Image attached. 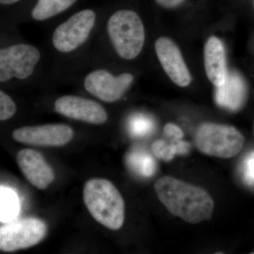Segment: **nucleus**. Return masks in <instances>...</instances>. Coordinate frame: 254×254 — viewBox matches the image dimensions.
<instances>
[{
	"label": "nucleus",
	"instance_id": "nucleus-22",
	"mask_svg": "<svg viewBox=\"0 0 254 254\" xmlns=\"http://www.w3.org/2000/svg\"><path fill=\"white\" fill-rule=\"evenodd\" d=\"M185 1V0H155L158 4L165 8L176 7Z\"/></svg>",
	"mask_w": 254,
	"mask_h": 254
},
{
	"label": "nucleus",
	"instance_id": "nucleus-23",
	"mask_svg": "<svg viewBox=\"0 0 254 254\" xmlns=\"http://www.w3.org/2000/svg\"><path fill=\"white\" fill-rule=\"evenodd\" d=\"M19 0H0V2L2 4H11L17 2Z\"/></svg>",
	"mask_w": 254,
	"mask_h": 254
},
{
	"label": "nucleus",
	"instance_id": "nucleus-7",
	"mask_svg": "<svg viewBox=\"0 0 254 254\" xmlns=\"http://www.w3.org/2000/svg\"><path fill=\"white\" fill-rule=\"evenodd\" d=\"M95 14L91 9L73 14L55 30L53 36L55 48L63 53H69L86 41L94 26Z\"/></svg>",
	"mask_w": 254,
	"mask_h": 254
},
{
	"label": "nucleus",
	"instance_id": "nucleus-15",
	"mask_svg": "<svg viewBox=\"0 0 254 254\" xmlns=\"http://www.w3.org/2000/svg\"><path fill=\"white\" fill-rule=\"evenodd\" d=\"M205 68L210 82L218 87L226 79L227 71L225 48L222 41L215 36L210 37L205 43Z\"/></svg>",
	"mask_w": 254,
	"mask_h": 254
},
{
	"label": "nucleus",
	"instance_id": "nucleus-13",
	"mask_svg": "<svg viewBox=\"0 0 254 254\" xmlns=\"http://www.w3.org/2000/svg\"><path fill=\"white\" fill-rule=\"evenodd\" d=\"M247 83L236 72H227L226 79L222 86L216 87L215 101L219 106L231 111H238L245 105L247 99Z\"/></svg>",
	"mask_w": 254,
	"mask_h": 254
},
{
	"label": "nucleus",
	"instance_id": "nucleus-9",
	"mask_svg": "<svg viewBox=\"0 0 254 254\" xmlns=\"http://www.w3.org/2000/svg\"><path fill=\"white\" fill-rule=\"evenodd\" d=\"M130 73L113 76L105 70H96L85 78L84 87L87 91L107 103L120 100L133 81Z\"/></svg>",
	"mask_w": 254,
	"mask_h": 254
},
{
	"label": "nucleus",
	"instance_id": "nucleus-11",
	"mask_svg": "<svg viewBox=\"0 0 254 254\" xmlns=\"http://www.w3.org/2000/svg\"><path fill=\"white\" fill-rule=\"evenodd\" d=\"M155 50L160 64L170 79L181 87L190 84L191 77L181 52L172 40L161 37L155 43Z\"/></svg>",
	"mask_w": 254,
	"mask_h": 254
},
{
	"label": "nucleus",
	"instance_id": "nucleus-18",
	"mask_svg": "<svg viewBox=\"0 0 254 254\" xmlns=\"http://www.w3.org/2000/svg\"><path fill=\"white\" fill-rule=\"evenodd\" d=\"M20 210L19 200L14 190L1 187L0 190V220L9 223L18 216Z\"/></svg>",
	"mask_w": 254,
	"mask_h": 254
},
{
	"label": "nucleus",
	"instance_id": "nucleus-5",
	"mask_svg": "<svg viewBox=\"0 0 254 254\" xmlns=\"http://www.w3.org/2000/svg\"><path fill=\"white\" fill-rule=\"evenodd\" d=\"M47 232L46 224L40 219L13 220L0 229V249L11 252L29 248L41 242Z\"/></svg>",
	"mask_w": 254,
	"mask_h": 254
},
{
	"label": "nucleus",
	"instance_id": "nucleus-1",
	"mask_svg": "<svg viewBox=\"0 0 254 254\" xmlns=\"http://www.w3.org/2000/svg\"><path fill=\"white\" fill-rule=\"evenodd\" d=\"M155 190L168 211L185 221L196 224L211 218L213 199L203 189L165 176L155 182Z\"/></svg>",
	"mask_w": 254,
	"mask_h": 254
},
{
	"label": "nucleus",
	"instance_id": "nucleus-12",
	"mask_svg": "<svg viewBox=\"0 0 254 254\" xmlns=\"http://www.w3.org/2000/svg\"><path fill=\"white\" fill-rule=\"evenodd\" d=\"M16 160L28 182L39 190H45L54 181V171L39 152L33 149L20 150Z\"/></svg>",
	"mask_w": 254,
	"mask_h": 254
},
{
	"label": "nucleus",
	"instance_id": "nucleus-10",
	"mask_svg": "<svg viewBox=\"0 0 254 254\" xmlns=\"http://www.w3.org/2000/svg\"><path fill=\"white\" fill-rule=\"evenodd\" d=\"M55 110L66 118L94 125H101L108 120L106 111L99 103L73 95L58 98Z\"/></svg>",
	"mask_w": 254,
	"mask_h": 254
},
{
	"label": "nucleus",
	"instance_id": "nucleus-4",
	"mask_svg": "<svg viewBox=\"0 0 254 254\" xmlns=\"http://www.w3.org/2000/svg\"><path fill=\"white\" fill-rule=\"evenodd\" d=\"M245 137L236 128L220 124L200 125L195 136L196 148L203 154L219 158H231L240 153Z\"/></svg>",
	"mask_w": 254,
	"mask_h": 254
},
{
	"label": "nucleus",
	"instance_id": "nucleus-14",
	"mask_svg": "<svg viewBox=\"0 0 254 254\" xmlns=\"http://www.w3.org/2000/svg\"><path fill=\"white\" fill-rule=\"evenodd\" d=\"M184 133L176 125L168 123L163 129V138L156 140L152 145V150L157 158L170 161L176 155H185L190 150V143L184 141Z\"/></svg>",
	"mask_w": 254,
	"mask_h": 254
},
{
	"label": "nucleus",
	"instance_id": "nucleus-6",
	"mask_svg": "<svg viewBox=\"0 0 254 254\" xmlns=\"http://www.w3.org/2000/svg\"><path fill=\"white\" fill-rule=\"evenodd\" d=\"M40 58V52L30 45L18 44L2 48L0 50V81L28 78L34 71Z\"/></svg>",
	"mask_w": 254,
	"mask_h": 254
},
{
	"label": "nucleus",
	"instance_id": "nucleus-20",
	"mask_svg": "<svg viewBox=\"0 0 254 254\" xmlns=\"http://www.w3.org/2000/svg\"><path fill=\"white\" fill-rule=\"evenodd\" d=\"M16 105L12 99L4 92L0 91V120L5 121L14 116Z\"/></svg>",
	"mask_w": 254,
	"mask_h": 254
},
{
	"label": "nucleus",
	"instance_id": "nucleus-8",
	"mask_svg": "<svg viewBox=\"0 0 254 254\" xmlns=\"http://www.w3.org/2000/svg\"><path fill=\"white\" fill-rule=\"evenodd\" d=\"M73 136L72 128L63 124L21 127L12 133L15 141L38 146H63L71 141Z\"/></svg>",
	"mask_w": 254,
	"mask_h": 254
},
{
	"label": "nucleus",
	"instance_id": "nucleus-21",
	"mask_svg": "<svg viewBox=\"0 0 254 254\" xmlns=\"http://www.w3.org/2000/svg\"><path fill=\"white\" fill-rule=\"evenodd\" d=\"M245 176L247 181L254 183V153L246 160Z\"/></svg>",
	"mask_w": 254,
	"mask_h": 254
},
{
	"label": "nucleus",
	"instance_id": "nucleus-2",
	"mask_svg": "<svg viewBox=\"0 0 254 254\" xmlns=\"http://www.w3.org/2000/svg\"><path fill=\"white\" fill-rule=\"evenodd\" d=\"M83 200L92 217L112 230H118L125 222V205L121 193L105 179H91L85 184Z\"/></svg>",
	"mask_w": 254,
	"mask_h": 254
},
{
	"label": "nucleus",
	"instance_id": "nucleus-16",
	"mask_svg": "<svg viewBox=\"0 0 254 254\" xmlns=\"http://www.w3.org/2000/svg\"><path fill=\"white\" fill-rule=\"evenodd\" d=\"M126 163L130 170L141 177L153 176L156 171L157 165L155 159L145 150H130L126 155Z\"/></svg>",
	"mask_w": 254,
	"mask_h": 254
},
{
	"label": "nucleus",
	"instance_id": "nucleus-19",
	"mask_svg": "<svg viewBox=\"0 0 254 254\" xmlns=\"http://www.w3.org/2000/svg\"><path fill=\"white\" fill-rule=\"evenodd\" d=\"M155 128L154 120L144 114H134L128 119V130L131 136L142 138L148 136Z\"/></svg>",
	"mask_w": 254,
	"mask_h": 254
},
{
	"label": "nucleus",
	"instance_id": "nucleus-3",
	"mask_svg": "<svg viewBox=\"0 0 254 254\" xmlns=\"http://www.w3.org/2000/svg\"><path fill=\"white\" fill-rule=\"evenodd\" d=\"M108 31L118 54L125 60L136 58L143 49L144 26L136 12L120 10L110 18Z\"/></svg>",
	"mask_w": 254,
	"mask_h": 254
},
{
	"label": "nucleus",
	"instance_id": "nucleus-17",
	"mask_svg": "<svg viewBox=\"0 0 254 254\" xmlns=\"http://www.w3.org/2000/svg\"><path fill=\"white\" fill-rule=\"evenodd\" d=\"M77 0H38L32 16L37 21H43L67 9Z\"/></svg>",
	"mask_w": 254,
	"mask_h": 254
}]
</instances>
